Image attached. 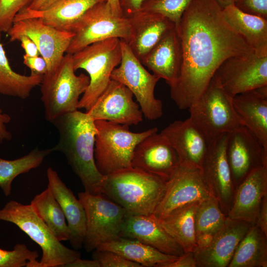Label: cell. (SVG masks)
Returning <instances> with one entry per match:
<instances>
[{
    "label": "cell",
    "mask_w": 267,
    "mask_h": 267,
    "mask_svg": "<svg viewBox=\"0 0 267 267\" xmlns=\"http://www.w3.org/2000/svg\"><path fill=\"white\" fill-rule=\"evenodd\" d=\"M222 9L215 0H192L176 26L182 60L170 95L179 109L199 99L225 59L254 52L227 22Z\"/></svg>",
    "instance_id": "cell-1"
},
{
    "label": "cell",
    "mask_w": 267,
    "mask_h": 267,
    "mask_svg": "<svg viewBox=\"0 0 267 267\" xmlns=\"http://www.w3.org/2000/svg\"><path fill=\"white\" fill-rule=\"evenodd\" d=\"M51 123L59 133V140L51 149L65 156L73 171L80 178L85 192L102 194L106 176L98 170L94 159L96 128L87 112L78 110L68 113Z\"/></svg>",
    "instance_id": "cell-2"
},
{
    "label": "cell",
    "mask_w": 267,
    "mask_h": 267,
    "mask_svg": "<svg viewBox=\"0 0 267 267\" xmlns=\"http://www.w3.org/2000/svg\"><path fill=\"white\" fill-rule=\"evenodd\" d=\"M166 180L133 167L107 176L102 194L122 207L127 215L154 214L166 188Z\"/></svg>",
    "instance_id": "cell-3"
},
{
    "label": "cell",
    "mask_w": 267,
    "mask_h": 267,
    "mask_svg": "<svg viewBox=\"0 0 267 267\" xmlns=\"http://www.w3.org/2000/svg\"><path fill=\"white\" fill-rule=\"evenodd\" d=\"M0 221L13 223L40 246L42 256L37 267H65L81 257L77 250L68 248L56 238L30 204L9 201L0 210Z\"/></svg>",
    "instance_id": "cell-4"
},
{
    "label": "cell",
    "mask_w": 267,
    "mask_h": 267,
    "mask_svg": "<svg viewBox=\"0 0 267 267\" xmlns=\"http://www.w3.org/2000/svg\"><path fill=\"white\" fill-rule=\"evenodd\" d=\"M72 54L66 53L59 66L43 76L41 100L45 119L51 123L63 115L78 110L80 96L89 84V76L75 74Z\"/></svg>",
    "instance_id": "cell-5"
},
{
    "label": "cell",
    "mask_w": 267,
    "mask_h": 267,
    "mask_svg": "<svg viewBox=\"0 0 267 267\" xmlns=\"http://www.w3.org/2000/svg\"><path fill=\"white\" fill-rule=\"evenodd\" d=\"M96 128L94 159L96 167L103 176L132 167L136 145L149 135L157 132L156 127L134 133L129 126L104 120L95 121Z\"/></svg>",
    "instance_id": "cell-6"
},
{
    "label": "cell",
    "mask_w": 267,
    "mask_h": 267,
    "mask_svg": "<svg viewBox=\"0 0 267 267\" xmlns=\"http://www.w3.org/2000/svg\"><path fill=\"white\" fill-rule=\"evenodd\" d=\"M72 57L75 71L84 69L89 78L78 106L87 112L106 89L112 71L121 62V39L113 38L92 44L73 54Z\"/></svg>",
    "instance_id": "cell-7"
},
{
    "label": "cell",
    "mask_w": 267,
    "mask_h": 267,
    "mask_svg": "<svg viewBox=\"0 0 267 267\" xmlns=\"http://www.w3.org/2000/svg\"><path fill=\"white\" fill-rule=\"evenodd\" d=\"M232 98L212 79L203 94L188 109L189 118L208 144L221 134L230 133L242 126Z\"/></svg>",
    "instance_id": "cell-8"
},
{
    "label": "cell",
    "mask_w": 267,
    "mask_h": 267,
    "mask_svg": "<svg viewBox=\"0 0 267 267\" xmlns=\"http://www.w3.org/2000/svg\"><path fill=\"white\" fill-rule=\"evenodd\" d=\"M71 32L74 35L66 52L71 54L108 39L119 38L128 43L131 36L128 18L115 15L107 0L88 9L73 26Z\"/></svg>",
    "instance_id": "cell-9"
},
{
    "label": "cell",
    "mask_w": 267,
    "mask_h": 267,
    "mask_svg": "<svg viewBox=\"0 0 267 267\" xmlns=\"http://www.w3.org/2000/svg\"><path fill=\"white\" fill-rule=\"evenodd\" d=\"M78 198L86 215V230L83 245L88 252L102 243L121 237V230L127 216L126 211L103 194L80 192Z\"/></svg>",
    "instance_id": "cell-10"
},
{
    "label": "cell",
    "mask_w": 267,
    "mask_h": 267,
    "mask_svg": "<svg viewBox=\"0 0 267 267\" xmlns=\"http://www.w3.org/2000/svg\"><path fill=\"white\" fill-rule=\"evenodd\" d=\"M121 62L112 71L111 79L122 84L132 91L146 119L160 118L163 114V104L155 97L154 90L160 79L145 69L126 41L121 40Z\"/></svg>",
    "instance_id": "cell-11"
},
{
    "label": "cell",
    "mask_w": 267,
    "mask_h": 267,
    "mask_svg": "<svg viewBox=\"0 0 267 267\" xmlns=\"http://www.w3.org/2000/svg\"><path fill=\"white\" fill-rule=\"evenodd\" d=\"M212 79L232 97L267 86V56L253 52L230 57L219 66Z\"/></svg>",
    "instance_id": "cell-12"
},
{
    "label": "cell",
    "mask_w": 267,
    "mask_h": 267,
    "mask_svg": "<svg viewBox=\"0 0 267 267\" xmlns=\"http://www.w3.org/2000/svg\"><path fill=\"white\" fill-rule=\"evenodd\" d=\"M212 196L201 169L179 164L166 180L164 195L154 214L161 220L177 209Z\"/></svg>",
    "instance_id": "cell-13"
},
{
    "label": "cell",
    "mask_w": 267,
    "mask_h": 267,
    "mask_svg": "<svg viewBox=\"0 0 267 267\" xmlns=\"http://www.w3.org/2000/svg\"><path fill=\"white\" fill-rule=\"evenodd\" d=\"M7 33L10 42L15 41L21 35L33 41L46 62V74L53 72L59 66L74 35L72 32L60 31L46 25L38 18L14 21Z\"/></svg>",
    "instance_id": "cell-14"
},
{
    "label": "cell",
    "mask_w": 267,
    "mask_h": 267,
    "mask_svg": "<svg viewBox=\"0 0 267 267\" xmlns=\"http://www.w3.org/2000/svg\"><path fill=\"white\" fill-rule=\"evenodd\" d=\"M228 135L229 133L222 134L208 144L201 168L207 187L226 216L235 190L226 154Z\"/></svg>",
    "instance_id": "cell-15"
},
{
    "label": "cell",
    "mask_w": 267,
    "mask_h": 267,
    "mask_svg": "<svg viewBox=\"0 0 267 267\" xmlns=\"http://www.w3.org/2000/svg\"><path fill=\"white\" fill-rule=\"evenodd\" d=\"M133 94L125 86L111 80L103 92L87 112L95 121L104 120L127 126L143 121V114Z\"/></svg>",
    "instance_id": "cell-16"
},
{
    "label": "cell",
    "mask_w": 267,
    "mask_h": 267,
    "mask_svg": "<svg viewBox=\"0 0 267 267\" xmlns=\"http://www.w3.org/2000/svg\"><path fill=\"white\" fill-rule=\"evenodd\" d=\"M226 154L235 187L253 169L267 167V150L244 126L229 133Z\"/></svg>",
    "instance_id": "cell-17"
},
{
    "label": "cell",
    "mask_w": 267,
    "mask_h": 267,
    "mask_svg": "<svg viewBox=\"0 0 267 267\" xmlns=\"http://www.w3.org/2000/svg\"><path fill=\"white\" fill-rule=\"evenodd\" d=\"M179 165L177 154L161 133H153L135 147L132 167L167 180Z\"/></svg>",
    "instance_id": "cell-18"
},
{
    "label": "cell",
    "mask_w": 267,
    "mask_h": 267,
    "mask_svg": "<svg viewBox=\"0 0 267 267\" xmlns=\"http://www.w3.org/2000/svg\"><path fill=\"white\" fill-rule=\"evenodd\" d=\"M252 224L226 216L221 229L206 246L193 253L197 267H227L243 237Z\"/></svg>",
    "instance_id": "cell-19"
},
{
    "label": "cell",
    "mask_w": 267,
    "mask_h": 267,
    "mask_svg": "<svg viewBox=\"0 0 267 267\" xmlns=\"http://www.w3.org/2000/svg\"><path fill=\"white\" fill-rule=\"evenodd\" d=\"M267 195V167L251 171L235 187L227 217L255 224L264 197Z\"/></svg>",
    "instance_id": "cell-20"
},
{
    "label": "cell",
    "mask_w": 267,
    "mask_h": 267,
    "mask_svg": "<svg viewBox=\"0 0 267 267\" xmlns=\"http://www.w3.org/2000/svg\"><path fill=\"white\" fill-rule=\"evenodd\" d=\"M161 133L175 150L180 165L201 169L208 144L189 118L173 122Z\"/></svg>",
    "instance_id": "cell-21"
},
{
    "label": "cell",
    "mask_w": 267,
    "mask_h": 267,
    "mask_svg": "<svg viewBox=\"0 0 267 267\" xmlns=\"http://www.w3.org/2000/svg\"><path fill=\"white\" fill-rule=\"evenodd\" d=\"M121 237L137 240L168 255L179 257L184 253L154 214L127 215Z\"/></svg>",
    "instance_id": "cell-22"
},
{
    "label": "cell",
    "mask_w": 267,
    "mask_h": 267,
    "mask_svg": "<svg viewBox=\"0 0 267 267\" xmlns=\"http://www.w3.org/2000/svg\"><path fill=\"white\" fill-rule=\"evenodd\" d=\"M131 28L127 43L141 61L151 49L176 25L158 13L139 10L127 17Z\"/></svg>",
    "instance_id": "cell-23"
},
{
    "label": "cell",
    "mask_w": 267,
    "mask_h": 267,
    "mask_svg": "<svg viewBox=\"0 0 267 267\" xmlns=\"http://www.w3.org/2000/svg\"><path fill=\"white\" fill-rule=\"evenodd\" d=\"M181 49L176 26L168 32L141 61L142 64L170 87L179 77Z\"/></svg>",
    "instance_id": "cell-24"
},
{
    "label": "cell",
    "mask_w": 267,
    "mask_h": 267,
    "mask_svg": "<svg viewBox=\"0 0 267 267\" xmlns=\"http://www.w3.org/2000/svg\"><path fill=\"white\" fill-rule=\"evenodd\" d=\"M47 187L59 204L70 231L69 239L75 250L82 248L86 230V215L80 200L62 181L52 168L46 170Z\"/></svg>",
    "instance_id": "cell-25"
},
{
    "label": "cell",
    "mask_w": 267,
    "mask_h": 267,
    "mask_svg": "<svg viewBox=\"0 0 267 267\" xmlns=\"http://www.w3.org/2000/svg\"><path fill=\"white\" fill-rule=\"evenodd\" d=\"M232 103L242 125L267 150V86L237 94Z\"/></svg>",
    "instance_id": "cell-26"
},
{
    "label": "cell",
    "mask_w": 267,
    "mask_h": 267,
    "mask_svg": "<svg viewBox=\"0 0 267 267\" xmlns=\"http://www.w3.org/2000/svg\"><path fill=\"white\" fill-rule=\"evenodd\" d=\"M106 0H58L42 11L24 9L13 22L28 18H38L44 23L57 30L71 32L73 26L94 4Z\"/></svg>",
    "instance_id": "cell-27"
},
{
    "label": "cell",
    "mask_w": 267,
    "mask_h": 267,
    "mask_svg": "<svg viewBox=\"0 0 267 267\" xmlns=\"http://www.w3.org/2000/svg\"><path fill=\"white\" fill-rule=\"evenodd\" d=\"M223 16L233 29L258 56H267V19L242 12L233 4L222 9Z\"/></svg>",
    "instance_id": "cell-28"
},
{
    "label": "cell",
    "mask_w": 267,
    "mask_h": 267,
    "mask_svg": "<svg viewBox=\"0 0 267 267\" xmlns=\"http://www.w3.org/2000/svg\"><path fill=\"white\" fill-rule=\"evenodd\" d=\"M95 250L115 252L128 260L146 267H157L161 264L174 261L178 257L163 253L137 240L123 237L102 243Z\"/></svg>",
    "instance_id": "cell-29"
},
{
    "label": "cell",
    "mask_w": 267,
    "mask_h": 267,
    "mask_svg": "<svg viewBox=\"0 0 267 267\" xmlns=\"http://www.w3.org/2000/svg\"><path fill=\"white\" fill-rule=\"evenodd\" d=\"M267 236L252 224L238 244L227 267H267Z\"/></svg>",
    "instance_id": "cell-30"
},
{
    "label": "cell",
    "mask_w": 267,
    "mask_h": 267,
    "mask_svg": "<svg viewBox=\"0 0 267 267\" xmlns=\"http://www.w3.org/2000/svg\"><path fill=\"white\" fill-rule=\"evenodd\" d=\"M198 203H193L177 209L159 220L162 226L178 243L184 252H193L197 247L194 216Z\"/></svg>",
    "instance_id": "cell-31"
},
{
    "label": "cell",
    "mask_w": 267,
    "mask_h": 267,
    "mask_svg": "<svg viewBox=\"0 0 267 267\" xmlns=\"http://www.w3.org/2000/svg\"><path fill=\"white\" fill-rule=\"evenodd\" d=\"M30 205L59 241L69 240L70 231L66 218L49 187L36 195Z\"/></svg>",
    "instance_id": "cell-32"
},
{
    "label": "cell",
    "mask_w": 267,
    "mask_h": 267,
    "mask_svg": "<svg viewBox=\"0 0 267 267\" xmlns=\"http://www.w3.org/2000/svg\"><path fill=\"white\" fill-rule=\"evenodd\" d=\"M226 218L213 196L198 204L194 216L197 248L204 247L211 241L222 227Z\"/></svg>",
    "instance_id": "cell-33"
},
{
    "label": "cell",
    "mask_w": 267,
    "mask_h": 267,
    "mask_svg": "<svg viewBox=\"0 0 267 267\" xmlns=\"http://www.w3.org/2000/svg\"><path fill=\"white\" fill-rule=\"evenodd\" d=\"M42 79V76H26L13 71L0 40V93L26 99L34 88L40 85Z\"/></svg>",
    "instance_id": "cell-34"
},
{
    "label": "cell",
    "mask_w": 267,
    "mask_h": 267,
    "mask_svg": "<svg viewBox=\"0 0 267 267\" xmlns=\"http://www.w3.org/2000/svg\"><path fill=\"white\" fill-rule=\"evenodd\" d=\"M52 152L51 148L41 150L37 147L27 154L14 160L0 158V187L4 195H10L11 184L16 177L40 166Z\"/></svg>",
    "instance_id": "cell-35"
},
{
    "label": "cell",
    "mask_w": 267,
    "mask_h": 267,
    "mask_svg": "<svg viewBox=\"0 0 267 267\" xmlns=\"http://www.w3.org/2000/svg\"><path fill=\"white\" fill-rule=\"evenodd\" d=\"M192 0H144L140 10L156 13L167 18L177 26Z\"/></svg>",
    "instance_id": "cell-36"
},
{
    "label": "cell",
    "mask_w": 267,
    "mask_h": 267,
    "mask_svg": "<svg viewBox=\"0 0 267 267\" xmlns=\"http://www.w3.org/2000/svg\"><path fill=\"white\" fill-rule=\"evenodd\" d=\"M38 257L37 251L18 243L12 250L0 248V267H37Z\"/></svg>",
    "instance_id": "cell-37"
},
{
    "label": "cell",
    "mask_w": 267,
    "mask_h": 267,
    "mask_svg": "<svg viewBox=\"0 0 267 267\" xmlns=\"http://www.w3.org/2000/svg\"><path fill=\"white\" fill-rule=\"evenodd\" d=\"M34 0H0V32L11 28L16 15L27 8Z\"/></svg>",
    "instance_id": "cell-38"
},
{
    "label": "cell",
    "mask_w": 267,
    "mask_h": 267,
    "mask_svg": "<svg viewBox=\"0 0 267 267\" xmlns=\"http://www.w3.org/2000/svg\"><path fill=\"white\" fill-rule=\"evenodd\" d=\"M92 259L99 262L100 267H142L138 263L128 260L118 254L108 250H94Z\"/></svg>",
    "instance_id": "cell-39"
},
{
    "label": "cell",
    "mask_w": 267,
    "mask_h": 267,
    "mask_svg": "<svg viewBox=\"0 0 267 267\" xmlns=\"http://www.w3.org/2000/svg\"><path fill=\"white\" fill-rule=\"evenodd\" d=\"M232 4L243 12L267 19V0H233Z\"/></svg>",
    "instance_id": "cell-40"
},
{
    "label": "cell",
    "mask_w": 267,
    "mask_h": 267,
    "mask_svg": "<svg viewBox=\"0 0 267 267\" xmlns=\"http://www.w3.org/2000/svg\"><path fill=\"white\" fill-rule=\"evenodd\" d=\"M23 63L30 69L31 74L43 76L47 72L46 62L42 56L30 57L24 55Z\"/></svg>",
    "instance_id": "cell-41"
},
{
    "label": "cell",
    "mask_w": 267,
    "mask_h": 267,
    "mask_svg": "<svg viewBox=\"0 0 267 267\" xmlns=\"http://www.w3.org/2000/svg\"><path fill=\"white\" fill-rule=\"evenodd\" d=\"M157 267H197L196 259L192 252H184L176 260L161 264Z\"/></svg>",
    "instance_id": "cell-42"
},
{
    "label": "cell",
    "mask_w": 267,
    "mask_h": 267,
    "mask_svg": "<svg viewBox=\"0 0 267 267\" xmlns=\"http://www.w3.org/2000/svg\"><path fill=\"white\" fill-rule=\"evenodd\" d=\"M16 41L21 42V47L25 52L24 55L30 57L39 55L40 53L36 44L29 37L21 35L17 38Z\"/></svg>",
    "instance_id": "cell-43"
},
{
    "label": "cell",
    "mask_w": 267,
    "mask_h": 267,
    "mask_svg": "<svg viewBox=\"0 0 267 267\" xmlns=\"http://www.w3.org/2000/svg\"><path fill=\"white\" fill-rule=\"evenodd\" d=\"M144 0H119L120 8L123 15L127 17L140 10Z\"/></svg>",
    "instance_id": "cell-44"
},
{
    "label": "cell",
    "mask_w": 267,
    "mask_h": 267,
    "mask_svg": "<svg viewBox=\"0 0 267 267\" xmlns=\"http://www.w3.org/2000/svg\"><path fill=\"white\" fill-rule=\"evenodd\" d=\"M255 224L267 236V195L263 199Z\"/></svg>",
    "instance_id": "cell-45"
},
{
    "label": "cell",
    "mask_w": 267,
    "mask_h": 267,
    "mask_svg": "<svg viewBox=\"0 0 267 267\" xmlns=\"http://www.w3.org/2000/svg\"><path fill=\"white\" fill-rule=\"evenodd\" d=\"M11 118L8 114L4 113L0 109V144L4 140H9L12 135L7 130L6 124L10 122Z\"/></svg>",
    "instance_id": "cell-46"
},
{
    "label": "cell",
    "mask_w": 267,
    "mask_h": 267,
    "mask_svg": "<svg viewBox=\"0 0 267 267\" xmlns=\"http://www.w3.org/2000/svg\"><path fill=\"white\" fill-rule=\"evenodd\" d=\"M65 267H100V265L96 260H84L80 257L67 264Z\"/></svg>",
    "instance_id": "cell-47"
},
{
    "label": "cell",
    "mask_w": 267,
    "mask_h": 267,
    "mask_svg": "<svg viewBox=\"0 0 267 267\" xmlns=\"http://www.w3.org/2000/svg\"><path fill=\"white\" fill-rule=\"evenodd\" d=\"M58 0H34L26 9L34 11H42L46 9Z\"/></svg>",
    "instance_id": "cell-48"
},
{
    "label": "cell",
    "mask_w": 267,
    "mask_h": 267,
    "mask_svg": "<svg viewBox=\"0 0 267 267\" xmlns=\"http://www.w3.org/2000/svg\"><path fill=\"white\" fill-rule=\"evenodd\" d=\"M110 5L114 14L118 16H124L120 8L119 0H106Z\"/></svg>",
    "instance_id": "cell-49"
},
{
    "label": "cell",
    "mask_w": 267,
    "mask_h": 267,
    "mask_svg": "<svg viewBox=\"0 0 267 267\" xmlns=\"http://www.w3.org/2000/svg\"><path fill=\"white\" fill-rule=\"evenodd\" d=\"M222 7L224 8L228 5L233 4V0H215Z\"/></svg>",
    "instance_id": "cell-50"
}]
</instances>
